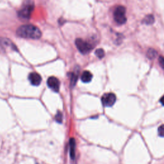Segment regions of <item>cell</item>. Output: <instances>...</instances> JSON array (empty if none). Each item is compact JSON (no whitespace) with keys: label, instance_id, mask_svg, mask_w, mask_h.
Masks as SVG:
<instances>
[{"label":"cell","instance_id":"6da1fadb","mask_svg":"<svg viewBox=\"0 0 164 164\" xmlns=\"http://www.w3.org/2000/svg\"><path fill=\"white\" fill-rule=\"evenodd\" d=\"M17 36L25 39H38L42 36L40 29L33 25H24L19 26L16 31Z\"/></svg>","mask_w":164,"mask_h":164},{"label":"cell","instance_id":"7a4b0ae2","mask_svg":"<svg viewBox=\"0 0 164 164\" xmlns=\"http://www.w3.org/2000/svg\"><path fill=\"white\" fill-rule=\"evenodd\" d=\"M115 21L119 25H123L126 22V9L123 6H118L115 9L114 12Z\"/></svg>","mask_w":164,"mask_h":164},{"label":"cell","instance_id":"3957f363","mask_svg":"<svg viewBox=\"0 0 164 164\" xmlns=\"http://www.w3.org/2000/svg\"><path fill=\"white\" fill-rule=\"evenodd\" d=\"M75 44L77 46V48L82 54H87L89 53L94 48L93 45L88 42L87 40H85L82 39L78 38L75 40Z\"/></svg>","mask_w":164,"mask_h":164},{"label":"cell","instance_id":"277c9868","mask_svg":"<svg viewBox=\"0 0 164 164\" xmlns=\"http://www.w3.org/2000/svg\"><path fill=\"white\" fill-rule=\"evenodd\" d=\"M34 9V5L32 3H28L24 5L18 12V15L22 19H28L30 17Z\"/></svg>","mask_w":164,"mask_h":164},{"label":"cell","instance_id":"5b68a950","mask_svg":"<svg viewBox=\"0 0 164 164\" xmlns=\"http://www.w3.org/2000/svg\"><path fill=\"white\" fill-rule=\"evenodd\" d=\"M16 50L15 46L12 41L6 38L0 37V53H5L9 50Z\"/></svg>","mask_w":164,"mask_h":164},{"label":"cell","instance_id":"8992f818","mask_svg":"<svg viewBox=\"0 0 164 164\" xmlns=\"http://www.w3.org/2000/svg\"><path fill=\"white\" fill-rule=\"evenodd\" d=\"M116 101V96L114 93H107L101 97V102L104 107L113 106Z\"/></svg>","mask_w":164,"mask_h":164},{"label":"cell","instance_id":"52a82bcc","mask_svg":"<svg viewBox=\"0 0 164 164\" xmlns=\"http://www.w3.org/2000/svg\"><path fill=\"white\" fill-rule=\"evenodd\" d=\"M47 84L49 88L55 92H58L60 90V81L56 77H51L47 80Z\"/></svg>","mask_w":164,"mask_h":164},{"label":"cell","instance_id":"ba28073f","mask_svg":"<svg viewBox=\"0 0 164 164\" xmlns=\"http://www.w3.org/2000/svg\"><path fill=\"white\" fill-rule=\"evenodd\" d=\"M28 80L30 83L34 86H38L42 81V78L40 75L36 72H32L28 76Z\"/></svg>","mask_w":164,"mask_h":164},{"label":"cell","instance_id":"9c48e42d","mask_svg":"<svg viewBox=\"0 0 164 164\" xmlns=\"http://www.w3.org/2000/svg\"><path fill=\"white\" fill-rule=\"evenodd\" d=\"M75 149H76V141L75 139L71 138L69 140V153L70 157L72 160H74L75 159Z\"/></svg>","mask_w":164,"mask_h":164},{"label":"cell","instance_id":"30bf717a","mask_svg":"<svg viewBox=\"0 0 164 164\" xmlns=\"http://www.w3.org/2000/svg\"><path fill=\"white\" fill-rule=\"evenodd\" d=\"M92 74L89 71H85L81 76V80L84 83H89L92 79Z\"/></svg>","mask_w":164,"mask_h":164},{"label":"cell","instance_id":"8fae6325","mask_svg":"<svg viewBox=\"0 0 164 164\" xmlns=\"http://www.w3.org/2000/svg\"><path fill=\"white\" fill-rule=\"evenodd\" d=\"M155 22V17L153 15H148L143 19V22L146 25H151Z\"/></svg>","mask_w":164,"mask_h":164},{"label":"cell","instance_id":"7c38bea8","mask_svg":"<svg viewBox=\"0 0 164 164\" xmlns=\"http://www.w3.org/2000/svg\"><path fill=\"white\" fill-rule=\"evenodd\" d=\"M156 55V51L153 49H149L147 52V56L150 58V59H153V58H155Z\"/></svg>","mask_w":164,"mask_h":164},{"label":"cell","instance_id":"4fadbf2b","mask_svg":"<svg viewBox=\"0 0 164 164\" xmlns=\"http://www.w3.org/2000/svg\"><path fill=\"white\" fill-rule=\"evenodd\" d=\"M95 54L99 58H102L104 56V51L103 49L99 48L96 50Z\"/></svg>","mask_w":164,"mask_h":164},{"label":"cell","instance_id":"5bb4252c","mask_svg":"<svg viewBox=\"0 0 164 164\" xmlns=\"http://www.w3.org/2000/svg\"><path fill=\"white\" fill-rule=\"evenodd\" d=\"M71 74V85L74 86L76 84V82L77 81L78 78V76L77 74H75V73H72L70 74Z\"/></svg>","mask_w":164,"mask_h":164},{"label":"cell","instance_id":"9a60e30c","mask_svg":"<svg viewBox=\"0 0 164 164\" xmlns=\"http://www.w3.org/2000/svg\"><path fill=\"white\" fill-rule=\"evenodd\" d=\"M55 120L59 123H61L62 122V114L60 112V111H58L57 114L55 115Z\"/></svg>","mask_w":164,"mask_h":164},{"label":"cell","instance_id":"2e32d148","mask_svg":"<svg viewBox=\"0 0 164 164\" xmlns=\"http://www.w3.org/2000/svg\"><path fill=\"white\" fill-rule=\"evenodd\" d=\"M159 135L162 137H164V125H162L158 129Z\"/></svg>","mask_w":164,"mask_h":164},{"label":"cell","instance_id":"e0dca14e","mask_svg":"<svg viewBox=\"0 0 164 164\" xmlns=\"http://www.w3.org/2000/svg\"><path fill=\"white\" fill-rule=\"evenodd\" d=\"M159 64L162 68L164 70V58L163 56H160L159 58Z\"/></svg>","mask_w":164,"mask_h":164},{"label":"cell","instance_id":"ac0fdd59","mask_svg":"<svg viewBox=\"0 0 164 164\" xmlns=\"http://www.w3.org/2000/svg\"><path fill=\"white\" fill-rule=\"evenodd\" d=\"M160 101V103H161L163 105V106H164V96H163L161 97Z\"/></svg>","mask_w":164,"mask_h":164}]
</instances>
